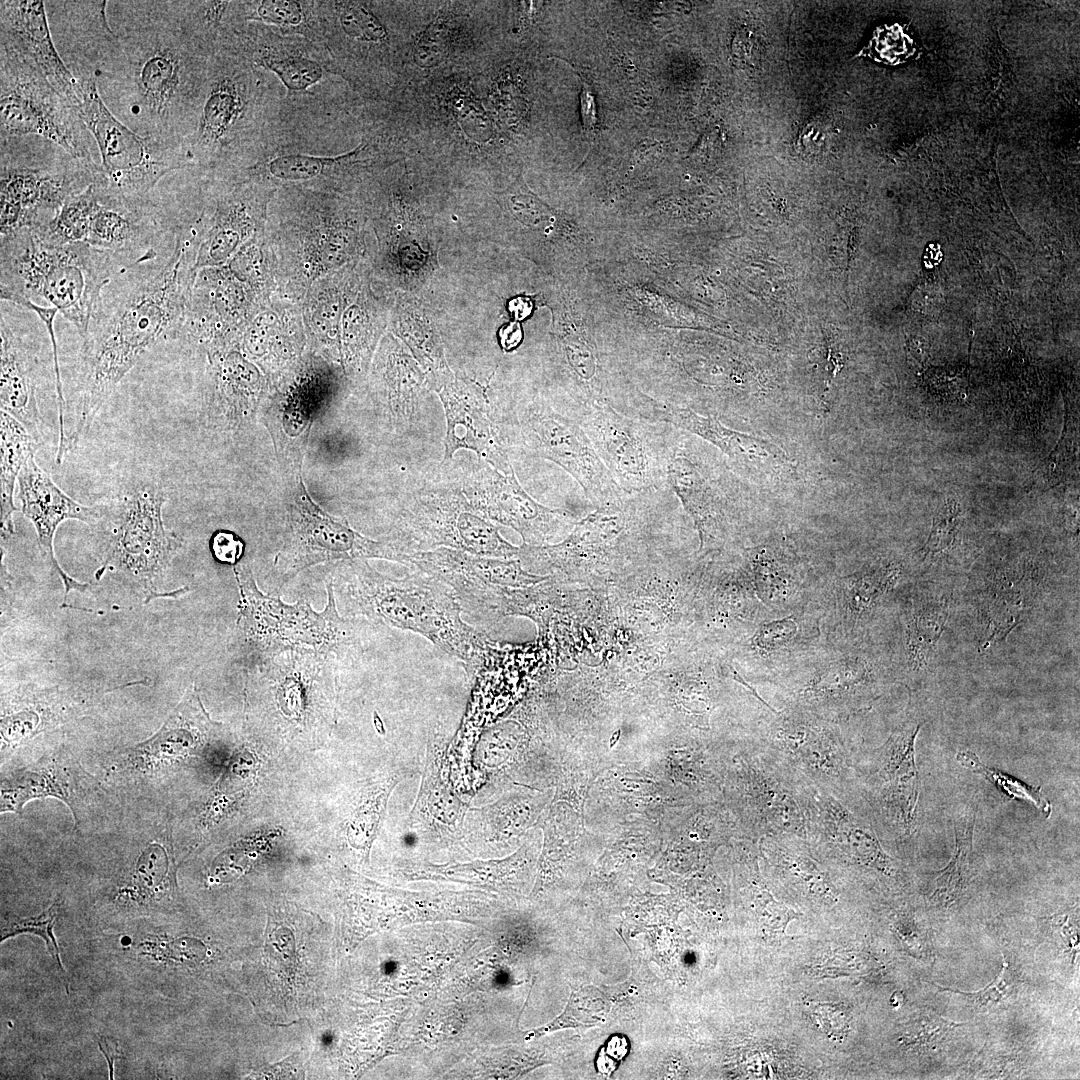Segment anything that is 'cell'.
<instances>
[{
  "label": "cell",
  "instance_id": "6da1fadb",
  "mask_svg": "<svg viewBox=\"0 0 1080 1080\" xmlns=\"http://www.w3.org/2000/svg\"><path fill=\"white\" fill-rule=\"evenodd\" d=\"M113 37L96 71L99 93L126 126L187 150L199 122L214 46L175 1H109Z\"/></svg>",
  "mask_w": 1080,
  "mask_h": 1080
},
{
  "label": "cell",
  "instance_id": "7a4b0ae2",
  "mask_svg": "<svg viewBox=\"0 0 1080 1080\" xmlns=\"http://www.w3.org/2000/svg\"><path fill=\"white\" fill-rule=\"evenodd\" d=\"M181 255L177 247L164 262L142 259L121 270L103 290L82 339L69 451L120 381L175 320L181 303Z\"/></svg>",
  "mask_w": 1080,
  "mask_h": 1080
},
{
  "label": "cell",
  "instance_id": "3957f363",
  "mask_svg": "<svg viewBox=\"0 0 1080 1080\" xmlns=\"http://www.w3.org/2000/svg\"><path fill=\"white\" fill-rule=\"evenodd\" d=\"M345 612L417 632L459 658L472 677L494 654L490 639L464 623L462 607L442 581L416 571L393 578L374 570L365 559L343 561L332 582Z\"/></svg>",
  "mask_w": 1080,
  "mask_h": 1080
},
{
  "label": "cell",
  "instance_id": "277c9868",
  "mask_svg": "<svg viewBox=\"0 0 1080 1080\" xmlns=\"http://www.w3.org/2000/svg\"><path fill=\"white\" fill-rule=\"evenodd\" d=\"M0 297L46 301L86 337L105 287L137 260L87 243L51 244L32 229L0 237Z\"/></svg>",
  "mask_w": 1080,
  "mask_h": 1080
},
{
  "label": "cell",
  "instance_id": "5b68a950",
  "mask_svg": "<svg viewBox=\"0 0 1080 1080\" xmlns=\"http://www.w3.org/2000/svg\"><path fill=\"white\" fill-rule=\"evenodd\" d=\"M335 658L286 650L262 659L248 676L250 714L278 733L315 737L333 714Z\"/></svg>",
  "mask_w": 1080,
  "mask_h": 1080
},
{
  "label": "cell",
  "instance_id": "8992f818",
  "mask_svg": "<svg viewBox=\"0 0 1080 1080\" xmlns=\"http://www.w3.org/2000/svg\"><path fill=\"white\" fill-rule=\"evenodd\" d=\"M234 573L241 596L237 625L262 659L286 650H314L343 659L362 653L357 626L337 611L332 581L327 584L326 608L318 613L306 601L289 605L262 594L248 568L237 565Z\"/></svg>",
  "mask_w": 1080,
  "mask_h": 1080
},
{
  "label": "cell",
  "instance_id": "52a82bcc",
  "mask_svg": "<svg viewBox=\"0 0 1080 1080\" xmlns=\"http://www.w3.org/2000/svg\"><path fill=\"white\" fill-rule=\"evenodd\" d=\"M443 472L407 497L383 540L401 554L447 547L490 558L516 556L518 548L501 537L449 472Z\"/></svg>",
  "mask_w": 1080,
  "mask_h": 1080
},
{
  "label": "cell",
  "instance_id": "ba28073f",
  "mask_svg": "<svg viewBox=\"0 0 1080 1080\" xmlns=\"http://www.w3.org/2000/svg\"><path fill=\"white\" fill-rule=\"evenodd\" d=\"M78 81L81 84L79 113L100 152L95 182L113 197L127 200L150 197L162 177L185 164L187 151L143 137L121 122L104 103L94 76Z\"/></svg>",
  "mask_w": 1080,
  "mask_h": 1080
},
{
  "label": "cell",
  "instance_id": "9c48e42d",
  "mask_svg": "<svg viewBox=\"0 0 1080 1080\" xmlns=\"http://www.w3.org/2000/svg\"><path fill=\"white\" fill-rule=\"evenodd\" d=\"M1 141L36 135L99 173L79 110L35 67L0 46Z\"/></svg>",
  "mask_w": 1080,
  "mask_h": 1080
},
{
  "label": "cell",
  "instance_id": "30bf717a",
  "mask_svg": "<svg viewBox=\"0 0 1080 1080\" xmlns=\"http://www.w3.org/2000/svg\"><path fill=\"white\" fill-rule=\"evenodd\" d=\"M748 735L792 771L834 793L854 787V757L840 723L808 711L764 706Z\"/></svg>",
  "mask_w": 1080,
  "mask_h": 1080
},
{
  "label": "cell",
  "instance_id": "8fae6325",
  "mask_svg": "<svg viewBox=\"0 0 1080 1080\" xmlns=\"http://www.w3.org/2000/svg\"><path fill=\"white\" fill-rule=\"evenodd\" d=\"M732 761L734 807L747 837L806 839L797 774L749 736L739 743Z\"/></svg>",
  "mask_w": 1080,
  "mask_h": 1080
},
{
  "label": "cell",
  "instance_id": "7c38bea8",
  "mask_svg": "<svg viewBox=\"0 0 1080 1080\" xmlns=\"http://www.w3.org/2000/svg\"><path fill=\"white\" fill-rule=\"evenodd\" d=\"M578 423L622 490L669 488L666 470L674 426L631 417L608 404L593 406Z\"/></svg>",
  "mask_w": 1080,
  "mask_h": 1080
},
{
  "label": "cell",
  "instance_id": "4fadbf2b",
  "mask_svg": "<svg viewBox=\"0 0 1080 1080\" xmlns=\"http://www.w3.org/2000/svg\"><path fill=\"white\" fill-rule=\"evenodd\" d=\"M778 684L786 706L842 724L871 701L877 676L874 665L861 653L817 647L785 671Z\"/></svg>",
  "mask_w": 1080,
  "mask_h": 1080
},
{
  "label": "cell",
  "instance_id": "5bb4252c",
  "mask_svg": "<svg viewBox=\"0 0 1080 1080\" xmlns=\"http://www.w3.org/2000/svg\"><path fill=\"white\" fill-rule=\"evenodd\" d=\"M508 425L514 443L563 468L592 503L601 506L625 492L597 455L582 426L548 404H523L510 415Z\"/></svg>",
  "mask_w": 1080,
  "mask_h": 1080
},
{
  "label": "cell",
  "instance_id": "9a60e30c",
  "mask_svg": "<svg viewBox=\"0 0 1080 1080\" xmlns=\"http://www.w3.org/2000/svg\"><path fill=\"white\" fill-rule=\"evenodd\" d=\"M165 492L151 478L125 483L101 505L111 520L106 562L151 578L162 571L181 546L162 521Z\"/></svg>",
  "mask_w": 1080,
  "mask_h": 1080
},
{
  "label": "cell",
  "instance_id": "2e32d148",
  "mask_svg": "<svg viewBox=\"0 0 1080 1080\" xmlns=\"http://www.w3.org/2000/svg\"><path fill=\"white\" fill-rule=\"evenodd\" d=\"M0 236L50 223L65 201L96 181L98 172L71 156L28 165L1 152Z\"/></svg>",
  "mask_w": 1080,
  "mask_h": 1080
},
{
  "label": "cell",
  "instance_id": "e0dca14e",
  "mask_svg": "<svg viewBox=\"0 0 1080 1080\" xmlns=\"http://www.w3.org/2000/svg\"><path fill=\"white\" fill-rule=\"evenodd\" d=\"M401 553L386 541H374L354 531L345 521L331 517L296 485L288 511V533L277 556L279 587L303 569L332 560L382 558L400 563Z\"/></svg>",
  "mask_w": 1080,
  "mask_h": 1080
},
{
  "label": "cell",
  "instance_id": "ac0fdd59",
  "mask_svg": "<svg viewBox=\"0 0 1080 1080\" xmlns=\"http://www.w3.org/2000/svg\"><path fill=\"white\" fill-rule=\"evenodd\" d=\"M448 472L477 511L515 529L526 543H543L570 523L565 511L536 502L514 470L502 473L479 459L457 463Z\"/></svg>",
  "mask_w": 1080,
  "mask_h": 1080
},
{
  "label": "cell",
  "instance_id": "d6986e66",
  "mask_svg": "<svg viewBox=\"0 0 1080 1080\" xmlns=\"http://www.w3.org/2000/svg\"><path fill=\"white\" fill-rule=\"evenodd\" d=\"M718 467L695 448L687 432L674 427L667 462V485L693 519L700 551L722 542L730 525L731 498Z\"/></svg>",
  "mask_w": 1080,
  "mask_h": 1080
},
{
  "label": "cell",
  "instance_id": "ffe728a7",
  "mask_svg": "<svg viewBox=\"0 0 1080 1080\" xmlns=\"http://www.w3.org/2000/svg\"><path fill=\"white\" fill-rule=\"evenodd\" d=\"M920 726L901 728L862 761L854 759V784L877 805L884 820L909 831L919 793L914 741Z\"/></svg>",
  "mask_w": 1080,
  "mask_h": 1080
},
{
  "label": "cell",
  "instance_id": "44dd1931",
  "mask_svg": "<svg viewBox=\"0 0 1080 1080\" xmlns=\"http://www.w3.org/2000/svg\"><path fill=\"white\" fill-rule=\"evenodd\" d=\"M221 729L220 723L210 719L196 687L192 686L152 737L121 754L116 769L157 778L175 766L198 758L220 735Z\"/></svg>",
  "mask_w": 1080,
  "mask_h": 1080
},
{
  "label": "cell",
  "instance_id": "7402d4cb",
  "mask_svg": "<svg viewBox=\"0 0 1080 1080\" xmlns=\"http://www.w3.org/2000/svg\"><path fill=\"white\" fill-rule=\"evenodd\" d=\"M0 28V46L38 69L79 110L81 84L55 45L45 1L2 0Z\"/></svg>",
  "mask_w": 1080,
  "mask_h": 1080
},
{
  "label": "cell",
  "instance_id": "603a6c76",
  "mask_svg": "<svg viewBox=\"0 0 1080 1080\" xmlns=\"http://www.w3.org/2000/svg\"><path fill=\"white\" fill-rule=\"evenodd\" d=\"M35 455V454H34ZM34 455L24 463L18 477V500L22 513L33 523L38 545L44 559L65 586V599L71 589L85 591L87 585L69 577L54 556L53 539L58 526L65 520L77 519L96 523L102 516L100 506L88 507L73 500L41 469Z\"/></svg>",
  "mask_w": 1080,
  "mask_h": 1080
},
{
  "label": "cell",
  "instance_id": "cb8c5ba5",
  "mask_svg": "<svg viewBox=\"0 0 1080 1080\" xmlns=\"http://www.w3.org/2000/svg\"><path fill=\"white\" fill-rule=\"evenodd\" d=\"M439 396L447 422L442 463L451 461L459 449H468L502 473L513 470L484 390L474 383L456 380L447 382Z\"/></svg>",
  "mask_w": 1080,
  "mask_h": 1080
},
{
  "label": "cell",
  "instance_id": "d4e9b609",
  "mask_svg": "<svg viewBox=\"0 0 1080 1080\" xmlns=\"http://www.w3.org/2000/svg\"><path fill=\"white\" fill-rule=\"evenodd\" d=\"M644 419L665 422L700 437L717 447L739 468L760 471L762 474H779L792 468L787 453L776 444L730 429L712 415L704 416L692 409L677 407L649 399Z\"/></svg>",
  "mask_w": 1080,
  "mask_h": 1080
},
{
  "label": "cell",
  "instance_id": "484cf974",
  "mask_svg": "<svg viewBox=\"0 0 1080 1080\" xmlns=\"http://www.w3.org/2000/svg\"><path fill=\"white\" fill-rule=\"evenodd\" d=\"M96 185L98 202L84 243L135 260L156 256L151 245L160 233L157 205L150 197L142 200L113 197Z\"/></svg>",
  "mask_w": 1080,
  "mask_h": 1080
},
{
  "label": "cell",
  "instance_id": "4316f807",
  "mask_svg": "<svg viewBox=\"0 0 1080 1080\" xmlns=\"http://www.w3.org/2000/svg\"><path fill=\"white\" fill-rule=\"evenodd\" d=\"M244 111L242 89L225 62L219 45L210 61L207 88L197 129L188 144V156L205 160L218 157Z\"/></svg>",
  "mask_w": 1080,
  "mask_h": 1080
},
{
  "label": "cell",
  "instance_id": "83f0119b",
  "mask_svg": "<svg viewBox=\"0 0 1080 1080\" xmlns=\"http://www.w3.org/2000/svg\"><path fill=\"white\" fill-rule=\"evenodd\" d=\"M86 773L60 755L50 756L28 769L11 773L1 782V813L20 814L32 799L55 797L69 806L75 825L84 798L91 790Z\"/></svg>",
  "mask_w": 1080,
  "mask_h": 1080
},
{
  "label": "cell",
  "instance_id": "f1b7e54d",
  "mask_svg": "<svg viewBox=\"0 0 1080 1080\" xmlns=\"http://www.w3.org/2000/svg\"><path fill=\"white\" fill-rule=\"evenodd\" d=\"M0 336L1 411L18 420L40 444L43 439V420L37 400L36 358L13 332L2 313Z\"/></svg>",
  "mask_w": 1080,
  "mask_h": 1080
},
{
  "label": "cell",
  "instance_id": "f546056e",
  "mask_svg": "<svg viewBox=\"0 0 1080 1080\" xmlns=\"http://www.w3.org/2000/svg\"><path fill=\"white\" fill-rule=\"evenodd\" d=\"M818 624L792 610L788 615L765 617L752 629L746 641L754 664L772 670H789L817 647ZM784 673V672H783Z\"/></svg>",
  "mask_w": 1080,
  "mask_h": 1080
},
{
  "label": "cell",
  "instance_id": "4dcf8cb0",
  "mask_svg": "<svg viewBox=\"0 0 1080 1080\" xmlns=\"http://www.w3.org/2000/svg\"><path fill=\"white\" fill-rule=\"evenodd\" d=\"M747 575L765 608L789 611L801 606L804 576L802 565L788 548L778 544L748 550Z\"/></svg>",
  "mask_w": 1080,
  "mask_h": 1080
},
{
  "label": "cell",
  "instance_id": "1f68e13d",
  "mask_svg": "<svg viewBox=\"0 0 1080 1080\" xmlns=\"http://www.w3.org/2000/svg\"><path fill=\"white\" fill-rule=\"evenodd\" d=\"M900 567L877 563L839 577L833 584L834 610L843 627L853 629L866 619L896 586Z\"/></svg>",
  "mask_w": 1080,
  "mask_h": 1080
},
{
  "label": "cell",
  "instance_id": "d6a6232c",
  "mask_svg": "<svg viewBox=\"0 0 1080 1080\" xmlns=\"http://www.w3.org/2000/svg\"><path fill=\"white\" fill-rule=\"evenodd\" d=\"M1 535L2 539L13 534L14 489L20 471L27 459L34 455L39 443L27 429L10 414L1 411Z\"/></svg>",
  "mask_w": 1080,
  "mask_h": 1080
},
{
  "label": "cell",
  "instance_id": "836d02e7",
  "mask_svg": "<svg viewBox=\"0 0 1080 1080\" xmlns=\"http://www.w3.org/2000/svg\"><path fill=\"white\" fill-rule=\"evenodd\" d=\"M169 836L168 830H160L142 846L128 886L135 897L157 900L173 890L174 862Z\"/></svg>",
  "mask_w": 1080,
  "mask_h": 1080
},
{
  "label": "cell",
  "instance_id": "e575fe53",
  "mask_svg": "<svg viewBox=\"0 0 1080 1080\" xmlns=\"http://www.w3.org/2000/svg\"><path fill=\"white\" fill-rule=\"evenodd\" d=\"M389 370L387 418L395 431L405 434L415 428L420 418L422 380L408 360L398 358Z\"/></svg>",
  "mask_w": 1080,
  "mask_h": 1080
},
{
  "label": "cell",
  "instance_id": "d590c367",
  "mask_svg": "<svg viewBox=\"0 0 1080 1080\" xmlns=\"http://www.w3.org/2000/svg\"><path fill=\"white\" fill-rule=\"evenodd\" d=\"M98 202L95 182L69 197L55 218L46 226L33 230L43 241L63 245L85 242L92 214Z\"/></svg>",
  "mask_w": 1080,
  "mask_h": 1080
},
{
  "label": "cell",
  "instance_id": "8d00e7d4",
  "mask_svg": "<svg viewBox=\"0 0 1080 1080\" xmlns=\"http://www.w3.org/2000/svg\"><path fill=\"white\" fill-rule=\"evenodd\" d=\"M609 1008L605 995L597 988L573 990L564 1011L550 1023L526 1032L524 1039H536L565 1028L597 1026L605 1021Z\"/></svg>",
  "mask_w": 1080,
  "mask_h": 1080
},
{
  "label": "cell",
  "instance_id": "74e56055",
  "mask_svg": "<svg viewBox=\"0 0 1080 1080\" xmlns=\"http://www.w3.org/2000/svg\"><path fill=\"white\" fill-rule=\"evenodd\" d=\"M975 815L965 816L955 831V852L948 865L938 873L932 899L938 903L950 904L962 894L967 882L969 855L972 849Z\"/></svg>",
  "mask_w": 1080,
  "mask_h": 1080
},
{
  "label": "cell",
  "instance_id": "f35d334b",
  "mask_svg": "<svg viewBox=\"0 0 1080 1080\" xmlns=\"http://www.w3.org/2000/svg\"><path fill=\"white\" fill-rule=\"evenodd\" d=\"M956 759L963 767L983 775L1011 799L1027 801L1046 817L1050 816L1052 811L1051 804L1043 797L1040 787H1032L1014 777L1002 773L998 769L984 765L973 752L960 751L957 753Z\"/></svg>",
  "mask_w": 1080,
  "mask_h": 1080
},
{
  "label": "cell",
  "instance_id": "ab89813d",
  "mask_svg": "<svg viewBox=\"0 0 1080 1080\" xmlns=\"http://www.w3.org/2000/svg\"><path fill=\"white\" fill-rule=\"evenodd\" d=\"M261 64L276 74L289 91H306L323 77L322 67L301 55L268 52Z\"/></svg>",
  "mask_w": 1080,
  "mask_h": 1080
},
{
  "label": "cell",
  "instance_id": "60d3db41",
  "mask_svg": "<svg viewBox=\"0 0 1080 1080\" xmlns=\"http://www.w3.org/2000/svg\"><path fill=\"white\" fill-rule=\"evenodd\" d=\"M944 617L940 610H916L906 619V649L910 661L921 665L937 641Z\"/></svg>",
  "mask_w": 1080,
  "mask_h": 1080
},
{
  "label": "cell",
  "instance_id": "b9f144b4",
  "mask_svg": "<svg viewBox=\"0 0 1080 1080\" xmlns=\"http://www.w3.org/2000/svg\"><path fill=\"white\" fill-rule=\"evenodd\" d=\"M18 305H21L23 307H26V308L34 311L39 316L41 321L45 324V327H46V329L48 331V334H49V337H50V340H51L52 349H53L52 351H53V361H54V370H55V379H56L55 384H56L58 416H59V443H58V448H57V452H56V463L60 464L62 462L63 458L65 457V455L68 453V448H67V434H66V430H65V420H64V417H65V412H64L65 411V399H64V394H63V384H62V380H61V373H60V367H59V362H58L57 344H56V338H55V332H54V320H55V317H56V314H57L58 310L53 306H51V307L41 306L39 304H36V303L32 302L31 300H22V301H20L18 303Z\"/></svg>",
  "mask_w": 1080,
  "mask_h": 1080
},
{
  "label": "cell",
  "instance_id": "7bdbcfd3",
  "mask_svg": "<svg viewBox=\"0 0 1080 1080\" xmlns=\"http://www.w3.org/2000/svg\"><path fill=\"white\" fill-rule=\"evenodd\" d=\"M58 907V904L54 903L36 917L6 922L1 930V941L21 933L36 934L45 940L49 953L61 972H64L58 945L53 935V924L58 913Z\"/></svg>",
  "mask_w": 1080,
  "mask_h": 1080
},
{
  "label": "cell",
  "instance_id": "ee69618b",
  "mask_svg": "<svg viewBox=\"0 0 1080 1080\" xmlns=\"http://www.w3.org/2000/svg\"><path fill=\"white\" fill-rule=\"evenodd\" d=\"M961 1025L948 1021L935 1012H924L910 1025L903 1041L909 1047L930 1048L941 1043L951 1031Z\"/></svg>",
  "mask_w": 1080,
  "mask_h": 1080
},
{
  "label": "cell",
  "instance_id": "f6af8a7d",
  "mask_svg": "<svg viewBox=\"0 0 1080 1080\" xmlns=\"http://www.w3.org/2000/svg\"><path fill=\"white\" fill-rule=\"evenodd\" d=\"M335 158L309 155H282L269 162L270 173L283 180H306L318 176L325 168L333 165Z\"/></svg>",
  "mask_w": 1080,
  "mask_h": 1080
},
{
  "label": "cell",
  "instance_id": "bcb514c9",
  "mask_svg": "<svg viewBox=\"0 0 1080 1080\" xmlns=\"http://www.w3.org/2000/svg\"><path fill=\"white\" fill-rule=\"evenodd\" d=\"M961 511L955 500L948 499L934 517L932 528L924 547L925 554H938L954 542L960 528Z\"/></svg>",
  "mask_w": 1080,
  "mask_h": 1080
},
{
  "label": "cell",
  "instance_id": "7dc6e473",
  "mask_svg": "<svg viewBox=\"0 0 1080 1080\" xmlns=\"http://www.w3.org/2000/svg\"><path fill=\"white\" fill-rule=\"evenodd\" d=\"M750 890L752 907L760 922L783 932L787 923L795 918V912L777 901L758 880L752 879Z\"/></svg>",
  "mask_w": 1080,
  "mask_h": 1080
},
{
  "label": "cell",
  "instance_id": "c3c4849f",
  "mask_svg": "<svg viewBox=\"0 0 1080 1080\" xmlns=\"http://www.w3.org/2000/svg\"><path fill=\"white\" fill-rule=\"evenodd\" d=\"M939 991L951 992L959 994L965 998L971 1000L979 1007H990L992 1005L1000 1004L1004 1002L1011 994L1015 987V978L1012 970L1009 968L1008 963L1003 960L1002 968L999 974L982 990L977 992H963L950 987H943L934 984Z\"/></svg>",
  "mask_w": 1080,
  "mask_h": 1080
},
{
  "label": "cell",
  "instance_id": "681fc988",
  "mask_svg": "<svg viewBox=\"0 0 1080 1080\" xmlns=\"http://www.w3.org/2000/svg\"><path fill=\"white\" fill-rule=\"evenodd\" d=\"M812 1018L827 1037L842 1041L848 1034L851 1013L843 1003H807Z\"/></svg>",
  "mask_w": 1080,
  "mask_h": 1080
},
{
  "label": "cell",
  "instance_id": "f907efd6",
  "mask_svg": "<svg viewBox=\"0 0 1080 1080\" xmlns=\"http://www.w3.org/2000/svg\"><path fill=\"white\" fill-rule=\"evenodd\" d=\"M340 23L351 36L376 41L382 39L385 31L379 22L362 6L341 3Z\"/></svg>",
  "mask_w": 1080,
  "mask_h": 1080
},
{
  "label": "cell",
  "instance_id": "816d5d0a",
  "mask_svg": "<svg viewBox=\"0 0 1080 1080\" xmlns=\"http://www.w3.org/2000/svg\"><path fill=\"white\" fill-rule=\"evenodd\" d=\"M256 13L261 20L280 27L298 26L303 20L302 5L297 1H261Z\"/></svg>",
  "mask_w": 1080,
  "mask_h": 1080
},
{
  "label": "cell",
  "instance_id": "f5cc1de1",
  "mask_svg": "<svg viewBox=\"0 0 1080 1080\" xmlns=\"http://www.w3.org/2000/svg\"><path fill=\"white\" fill-rule=\"evenodd\" d=\"M210 549L217 561L234 565L243 554L244 543L233 532L219 530L211 537Z\"/></svg>",
  "mask_w": 1080,
  "mask_h": 1080
},
{
  "label": "cell",
  "instance_id": "db71d44e",
  "mask_svg": "<svg viewBox=\"0 0 1080 1080\" xmlns=\"http://www.w3.org/2000/svg\"><path fill=\"white\" fill-rule=\"evenodd\" d=\"M830 140L826 126L819 122H813L803 129L799 143L804 154L818 157L827 152Z\"/></svg>",
  "mask_w": 1080,
  "mask_h": 1080
},
{
  "label": "cell",
  "instance_id": "11a10c76",
  "mask_svg": "<svg viewBox=\"0 0 1080 1080\" xmlns=\"http://www.w3.org/2000/svg\"><path fill=\"white\" fill-rule=\"evenodd\" d=\"M577 75L582 81L581 115L583 129L587 135L592 137L595 133L597 122L595 98L586 80L582 79L578 73Z\"/></svg>",
  "mask_w": 1080,
  "mask_h": 1080
},
{
  "label": "cell",
  "instance_id": "9f6ffc18",
  "mask_svg": "<svg viewBox=\"0 0 1080 1080\" xmlns=\"http://www.w3.org/2000/svg\"><path fill=\"white\" fill-rule=\"evenodd\" d=\"M1055 924L1057 925L1062 941L1066 947L1069 948L1072 959L1074 960L1079 947L1078 927L1075 924L1070 923L1069 916H1065L1064 918L1057 917Z\"/></svg>",
  "mask_w": 1080,
  "mask_h": 1080
},
{
  "label": "cell",
  "instance_id": "6f0895ef",
  "mask_svg": "<svg viewBox=\"0 0 1080 1080\" xmlns=\"http://www.w3.org/2000/svg\"><path fill=\"white\" fill-rule=\"evenodd\" d=\"M522 337V329L517 322H511L499 330L500 344L505 351L516 348L520 344Z\"/></svg>",
  "mask_w": 1080,
  "mask_h": 1080
},
{
  "label": "cell",
  "instance_id": "680465c9",
  "mask_svg": "<svg viewBox=\"0 0 1080 1080\" xmlns=\"http://www.w3.org/2000/svg\"><path fill=\"white\" fill-rule=\"evenodd\" d=\"M739 57L752 64L759 56V47L756 38L752 35H742L738 39Z\"/></svg>",
  "mask_w": 1080,
  "mask_h": 1080
},
{
  "label": "cell",
  "instance_id": "91938a15",
  "mask_svg": "<svg viewBox=\"0 0 1080 1080\" xmlns=\"http://www.w3.org/2000/svg\"><path fill=\"white\" fill-rule=\"evenodd\" d=\"M508 308L516 320H523L531 313L532 303L529 298L518 296L509 301Z\"/></svg>",
  "mask_w": 1080,
  "mask_h": 1080
},
{
  "label": "cell",
  "instance_id": "94428289",
  "mask_svg": "<svg viewBox=\"0 0 1080 1080\" xmlns=\"http://www.w3.org/2000/svg\"><path fill=\"white\" fill-rule=\"evenodd\" d=\"M99 1048L101 1049V1051L103 1052V1054L105 1055V1057H106V1059H107V1061L109 1063L110 1078L112 1079L113 1078V1062H114V1060L116 1058L117 1045L116 1044L113 1045L110 1042V1039H108V1038H101V1040H99Z\"/></svg>",
  "mask_w": 1080,
  "mask_h": 1080
},
{
  "label": "cell",
  "instance_id": "6125c7cd",
  "mask_svg": "<svg viewBox=\"0 0 1080 1080\" xmlns=\"http://www.w3.org/2000/svg\"><path fill=\"white\" fill-rule=\"evenodd\" d=\"M903 999H904V996H903L902 992L896 991V992H894L892 994V996L890 998V1004H891L892 1007L898 1008V1007H900L902 1005Z\"/></svg>",
  "mask_w": 1080,
  "mask_h": 1080
}]
</instances>
